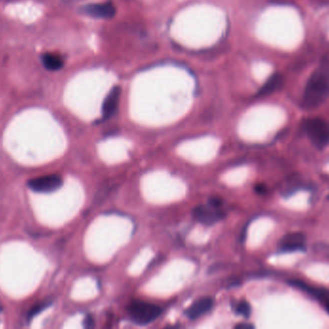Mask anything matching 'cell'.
Returning a JSON list of instances; mask_svg holds the SVG:
<instances>
[{"mask_svg":"<svg viewBox=\"0 0 329 329\" xmlns=\"http://www.w3.org/2000/svg\"><path fill=\"white\" fill-rule=\"evenodd\" d=\"M329 98V58L323 59L309 77L305 87L301 106L313 109Z\"/></svg>","mask_w":329,"mask_h":329,"instance_id":"cell-1","label":"cell"},{"mask_svg":"<svg viewBox=\"0 0 329 329\" xmlns=\"http://www.w3.org/2000/svg\"><path fill=\"white\" fill-rule=\"evenodd\" d=\"M129 316L138 324H147L160 317L163 309L155 304L144 301H133L128 308Z\"/></svg>","mask_w":329,"mask_h":329,"instance_id":"cell-2","label":"cell"},{"mask_svg":"<svg viewBox=\"0 0 329 329\" xmlns=\"http://www.w3.org/2000/svg\"><path fill=\"white\" fill-rule=\"evenodd\" d=\"M305 130L312 144L322 149L329 144V122L322 119H310L305 122Z\"/></svg>","mask_w":329,"mask_h":329,"instance_id":"cell-3","label":"cell"},{"mask_svg":"<svg viewBox=\"0 0 329 329\" xmlns=\"http://www.w3.org/2000/svg\"><path fill=\"white\" fill-rule=\"evenodd\" d=\"M63 185V179L59 174H49L34 178L28 183L31 190L37 193H52Z\"/></svg>","mask_w":329,"mask_h":329,"instance_id":"cell-4","label":"cell"},{"mask_svg":"<svg viewBox=\"0 0 329 329\" xmlns=\"http://www.w3.org/2000/svg\"><path fill=\"white\" fill-rule=\"evenodd\" d=\"M81 12L95 19H112L115 17L117 10L113 2L107 1L102 3H92L82 7Z\"/></svg>","mask_w":329,"mask_h":329,"instance_id":"cell-5","label":"cell"},{"mask_svg":"<svg viewBox=\"0 0 329 329\" xmlns=\"http://www.w3.org/2000/svg\"><path fill=\"white\" fill-rule=\"evenodd\" d=\"M194 217L196 220L206 225H211L222 219L224 215L219 210L218 206L213 204L209 205H199L194 209Z\"/></svg>","mask_w":329,"mask_h":329,"instance_id":"cell-6","label":"cell"},{"mask_svg":"<svg viewBox=\"0 0 329 329\" xmlns=\"http://www.w3.org/2000/svg\"><path fill=\"white\" fill-rule=\"evenodd\" d=\"M279 247L283 252L303 250L305 248V236L299 232L289 233L282 238Z\"/></svg>","mask_w":329,"mask_h":329,"instance_id":"cell-7","label":"cell"},{"mask_svg":"<svg viewBox=\"0 0 329 329\" xmlns=\"http://www.w3.org/2000/svg\"><path fill=\"white\" fill-rule=\"evenodd\" d=\"M122 95V89L119 86L114 87L110 91L108 96L105 98L103 106H102V115L104 119H110L112 118L119 107V102L121 99Z\"/></svg>","mask_w":329,"mask_h":329,"instance_id":"cell-8","label":"cell"},{"mask_svg":"<svg viewBox=\"0 0 329 329\" xmlns=\"http://www.w3.org/2000/svg\"><path fill=\"white\" fill-rule=\"evenodd\" d=\"M213 303V298L211 297L200 298L186 311V316L191 319L201 317L212 309Z\"/></svg>","mask_w":329,"mask_h":329,"instance_id":"cell-9","label":"cell"},{"mask_svg":"<svg viewBox=\"0 0 329 329\" xmlns=\"http://www.w3.org/2000/svg\"><path fill=\"white\" fill-rule=\"evenodd\" d=\"M290 285L296 287L298 289H301L303 291H306L308 293H310L311 295L317 297L318 299H327L329 297V291L324 289V288H318V287H312V286H308L307 284H305L303 282L298 280H291L289 281Z\"/></svg>","mask_w":329,"mask_h":329,"instance_id":"cell-10","label":"cell"},{"mask_svg":"<svg viewBox=\"0 0 329 329\" xmlns=\"http://www.w3.org/2000/svg\"><path fill=\"white\" fill-rule=\"evenodd\" d=\"M283 85V76L279 73L272 74L264 86L260 89L258 96H268L274 92H276L278 89H280L281 86Z\"/></svg>","mask_w":329,"mask_h":329,"instance_id":"cell-11","label":"cell"},{"mask_svg":"<svg viewBox=\"0 0 329 329\" xmlns=\"http://www.w3.org/2000/svg\"><path fill=\"white\" fill-rule=\"evenodd\" d=\"M42 62L49 71H59L64 67V59L60 55L53 53H46L42 56Z\"/></svg>","mask_w":329,"mask_h":329,"instance_id":"cell-12","label":"cell"},{"mask_svg":"<svg viewBox=\"0 0 329 329\" xmlns=\"http://www.w3.org/2000/svg\"><path fill=\"white\" fill-rule=\"evenodd\" d=\"M236 312H237L239 315L244 316V317H248L250 316V313H251L250 305H249V303H248L247 301L243 300V301H241L239 304L237 305Z\"/></svg>","mask_w":329,"mask_h":329,"instance_id":"cell-13","label":"cell"},{"mask_svg":"<svg viewBox=\"0 0 329 329\" xmlns=\"http://www.w3.org/2000/svg\"><path fill=\"white\" fill-rule=\"evenodd\" d=\"M49 304H50V302L48 301V300H46V301H44V302H40V303L35 305V306L31 309V311L29 312L28 317H29V318H32V317H35L37 314H39L41 311H43L44 309H46Z\"/></svg>","mask_w":329,"mask_h":329,"instance_id":"cell-14","label":"cell"},{"mask_svg":"<svg viewBox=\"0 0 329 329\" xmlns=\"http://www.w3.org/2000/svg\"><path fill=\"white\" fill-rule=\"evenodd\" d=\"M95 328V319L92 316H87L84 320V329Z\"/></svg>","mask_w":329,"mask_h":329,"instance_id":"cell-15","label":"cell"},{"mask_svg":"<svg viewBox=\"0 0 329 329\" xmlns=\"http://www.w3.org/2000/svg\"><path fill=\"white\" fill-rule=\"evenodd\" d=\"M234 329H254V325L251 323H247V322H241V323L237 324Z\"/></svg>","mask_w":329,"mask_h":329,"instance_id":"cell-16","label":"cell"},{"mask_svg":"<svg viewBox=\"0 0 329 329\" xmlns=\"http://www.w3.org/2000/svg\"><path fill=\"white\" fill-rule=\"evenodd\" d=\"M256 190H257L258 192L261 193V192H263V191L265 190V187H264V186H257V187H256Z\"/></svg>","mask_w":329,"mask_h":329,"instance_id":"cell-17","label":"cell"},{"mask_svg":"<svg viewBox=\"0 0 329 329\" xmlns=\"http://www.w3.org/2000/svg\"><path fill=\"white\" fill-rule=\"evenodd\" d=\"M179 328V326L177 325V324H175V325H169V326H167V327H165L164 329H178Z\"/></svg>","mask_w":329,"mask_h":329,"instance_id":"cell-18","label":"cell"},{"mask_svg":"<svg viewBox=\"0 0 329 329\" xmlns=\"http://www.w3.org/2000/svg\"><path fill=\"white\" fill-rule=\"evenodd\" d=\"M326 307H327V310H328V312H329V302H328V304H327V306H326Z\"/></svg>","mask_w":329,"mask_h":329,"instance_id":"cell-19","label":"cell"},{"mask_svg":"<svg viewBox=\"0 0 329 329\" xmlns=\"http://www.w3.org/2000/svg\"><path fill=\"white\" fill-rule=\"evenodd\" d=\"M328 198H329V196H328Z\"/></svg>","mask_w":329,"mask_h":329,"instance_id":"cell-20","label":"cell"}]
</instances>
